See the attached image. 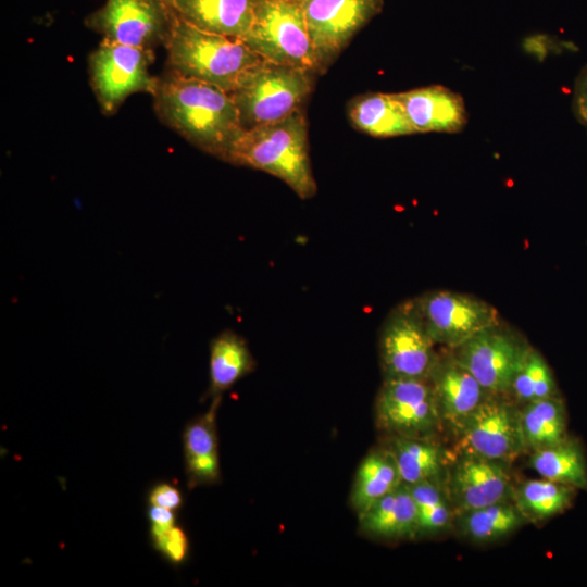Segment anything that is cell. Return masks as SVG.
I'll list each match as a JSON object with an SVG mask.
<instances>
[{
    "instance_id": "ffe728a7",
    "label": "cell",
    "mask_w": 587,
    "mask_h": 587,
    "mask_svg": "<svg viewBox=\"0 0 587 587\" xmlns=\"http://www.w3.org/2000/svg\"><path fill=\"white\" fill-rule=\"evenodd\" d=\"M388 448L395 457L402 483L433 482L444 486L452 452L435 438L390 437Z\"/></svg>"
},
{
    "instance_id": "e575fe53",
    "label": "cell",
    "mask_w": 587,
    "mask_h": 587,
    "mask_svg": "<svg viewBox=\"0 0 587 587\" xmlns=\"http://www.w3.org/2000/svg\"><path fill=\"white\" fill-rule=\"evenodd\" d=\"M172 7V0H163Z\"/></svg>"
},
{
    "instance_id": "7c38bea8",
    "label": "cell",
    "mask_w": 587,
    "mask_h": 587,
    "mask_svg": "<svg viewBox=\"0 0 587 587\" xmlns=\"http://www.w3.org/2000/svg\"><path fill=\"white\" fill-rule=\"evenodd\" d=\"M413 300L434 342L450 350L500 322L494 305L472 295L438 289Z\"/></svg>"
},
{
    "instance_id": "f546056e",
    "label": "cell",
    "mask_w": 587,
    "mask_h": 587,
    "mask_svg": "<svg viewBox=\"0 0 587 587\" xmlns=\"http://www.w3.org/2000/svg\"><path fill=\"white\" fill-rule=\"evenodd\" d=\"M152 547L172 565L185 562L189 551V540L185 530L174 524L172 526H150Z\"/></svg>"
},
{
    "instance_id": "cb8c5ba5",
    "label": "cell",
    "mask_w": 587,
    "mask_h": 587,
    "mask_svg": "<svg viewBox=\"0 0 587 587\" xmlns=\"http://www.w3.org/2000/svg\"><path fill=\"white\" fill-rule=\"evenodd\" d=\"M254 359L245 341L234 330L215 336L210 344L208 395L221 397L254 367Z\"/></svg>"
},
{
    "instance_id": "f1b7e54d",
    "label": "cell",
    "mask_w": 587,
    "mask_h": 587,
    "mask_svg": "<svg viewBox=\"0 0 587 587\" xmlns=\"http://www.w3.org/2000/svg\"><path fill=\"white\" fill-rule=\"evenodd\" d=\"M560 396L553 373L544 357L533 347L516 373L510 397L523 404Z\"/></svg>"
},
{
    "instance_id": "3957f363",
    "label": "cell",
    "mask_w": 587,
    "mask_h": 587,
    "mask_svg": "<svg viewBox=\"0 0 587 587\" xmlns=\"http://www.w3.org/2000/svg\"><path fill=\"white\" fill-rule=\"evenodd\" d=\"M165 48L170 71L227 92L262 60L241 39L202 30L178 16Z\"/></svg>"
},
{
    "instance_id": "9c48e42d",
    "label": "cell",
    "mask_w": 587,
    "mask_h": 587,
    "mask_svg": "<svg viewBox=\"0 0 587 587\" xmlns=\"http://www.w3.org/2000/svg\"><path fill=\"white\" fill-rule=\"evenodd\" d=\"M529 344L501 322L451 349L452 355L490 394L510 396Z\"/></svg>"
},
{
    "instance_id": "4dcf8cb0",
    "label": "cell",
    "mask_w": 587,
    "mask_h": 587,
    "mask_svg": "<svg viewBox=\"0 0 587 587\" xmlns=\"http://www.w3.org/2000/svg\"><path fill=\"white\" fill-rule=\"evenodd\" d=\"M524 49L528 54L535 57L537 60H544L550 54H558L564 50H573L572 43L567 45L565 41L549 35L537 34L525 39L523 43Z\"/></svg>"
},
{
    "instance_id": "1f68e13d",
    "label": "cell",
    "mask_w": 587,
    "mask_h": 587,
    "mask_svg": "<svg viewBox=\"0 0 587 587\" xmlns=\"http://www.w3.org/2000/svg\"><path fill=\"white\" fill-rule=\"evenodd\" d=\"M147 499L149 505L162 507L175 512L183 505L182 491L175 485L167 482H160L152 486Z\"/></svg>"
},
{
    "instance_id": "7402d4cb",
    "label": "cell",
    "mask_w": 587,
    "mask_h": 587,
    "mask_svg": "<svg viewBox=\"0 0 587 587\" xmlns=\"http://www.w3.org/2000/svg\"><path fill=\"white\" fill-rule=\"evenodd\" d=\"M400 484H402L400 472L389 448L373 449L357 469L350 504L359 516Z\"/></svg>"
},
{
    "instance_id": "4316f807",
    "label": "cell",
    "mask_w": 587,
    "mask_h": 587,
    "mask_svg": "<svg viewBox=\"0 0 587 587\" xmlns=\"http://www.w3.org/2000/svg\"><path fill=\"white\" fill-rule=\"evenodd\" d=\"M577 490L547 478L532 479L514 488L512 500L527 522L538 523L564 513Z\"/></svg>"
},
{
    "instance_id": "277c9868",
    "label": "cell",
    "mask_w": 587,
    "mask_h": 587,
    "mask_svg": "<svg viewBox=\"0 0 587 587\" xmlns=\"http://www.w3.org/2000/svg\"><path fill=\"white\" fill-rule=\"evenodd\" d=\"M310 71L262 59L229 92L243 129L279 121L300 109L311 91Z\"/></svg>"
},
{
    "instance_id": "83f0119b",
    "label": "cell",
    "mask_w": 587,
    "mask_h": 587,
    "mask_svg": "<svg viewBox=\"0 0 587 587\" xmlns=\"http://www.w3.org/2000/svg\"><path fill=\"white\" fill-rule=\"evenodd\" d=\"M408 486L416 505L419 538L442 535L453 527L455 512L444 486L433 482Z\"/></svg>"
},
{
    "instance_id": "603a6c76",
    "label": "cell",
    "mask_w": 587,
    "mask_h": 587,
    "mask_svg": "<svg viewBox=\"0 0 587 587\" xmlns=\"http://www.w3.org/2000/svg\"><path fill=\"white\" fill-rule=\"evenodd\" d=\"M527 520L512 499L455 515L453 528L475 544H490L504 539L522 527Z\"/></svg>"
},
{
    "instance_id": "d6a6232c",
    "label": "cell",
    "mask_w": 587,
    "mask_h": 587,
    "mask_svg": "<svg viewBox=\"0 0 587 587\" xmlns=\"http://www.w3.org/2000/svg\"><path fill=\"white\" fill-rule=\"evenodd\" d=\"M573 111L578 122L587 130V66L579 73L575 80Z\"/></svg>"
},
{
    "instance_id": "5b68a950",
    "label": "cell",
    "mask_w": 587,
    "mask_h": 587,
    "mask_svg": "<svg viewBox=\"0 0 587 587\" xmlns=\"http://www.w3.org/2000/svg\"><path fill=\"white\" fill-rule=\"evenodd\" d=\"M241 40L264 60L317 71L301 0H257L252 24Z\"/></svg>"
},
{
    "instance_id": "8992f818",
    "label": "cell",
    "mask_w": 587,
    "mask_h": 587,
    "mask_svg": "<svg viewBox=\"0 0 587 587\" xmlns=\"http://www.w3.org/2000/svg\"><path fill=\"white\" fill-rule=\"evenodd\" d=\"M435 346L414 300L397 304L385 319L378 337L384 379H429L439 358Z\"/></svg>"
},
{
    "instance_id": "6da1fadb",
    "label": "cell",
    "mask_w": 587,
    "mask_h": 587,
    "mask_svg": "<svg viewBox=\"0 0 587 587\" xmlns=\"http://www.w3.org/2000/svg\"><path fill=\"white\" fill-rule=\"evenodd\" d=\"M159 118L199 149L225 160L243 130L229 92L168 71L151 95Z\"/></svg>"
},
{
    "instance_id": "ba28073f",
    "label": "cell",
    "mask_w": 587,
    "mask_h": 587,
    "mask_svg": "<svg viewBox=\"0 0 587 587\" xmlns=\"http://www.w3.org/2000/svg\"><path fill=\"white\" fill-rule=\"evenodd\" d=\"M505 395H489L455 434L458 451L511 463L526 452L521 409Z\"/></svg>"
},
{
    "instance_id": "44dd1931",
    "label": "cell",
    "mask_w": 587,
    "mask_h": 587,
    "mask_svg": "<svg viewBox=\"0 0 587 587\" xmlns=\"http://www.w3.org/2000/svg\"><path fill=\"white\" fill-rule=\"evenodd\" d=\"M348 114L357 129L373 137L389 138L416 134L397 93L361 95L350 102Z\"/></svg>"
},
{
    "instance_id": "2e32d148",
    "label": "cell",
    "mask_w": 587,
    "mask_h": 587,
    "mask_svg": "<svg viewBox=\"0 0 587 587\" xmlns=\"http://www.w3.org/2000/svg\"><path fill=\"white\" fill-rule=\"evenodd\" d=\"M415 133L462 132L469 121L463 98L453 90L432 85L397 93Z\"/></svg>"
},
{
    "instance_id": "e0dca14e",
    "label": "cell",
    "mask_w": 587,
    "mask_h": 587,
    "mask_svg": "<svg viewBox=\"0 0 587 587\" xmlns=\"http://www.w3.org/2000/svg\"><path fill=\"white\" fill-rule=\"evenodd\" d=\"M221 397L213 398L210 409L191 420L183 432V452L189 488L209 486L221 480L216 412Z\"/></svg>"
},
{
    "instance_id": "8fae6325",
    "label": "cell",
    "mask_w": 587,
    "mask_h": 587,
    "mask_svg": "<svg viewBox=\"0 0 587 587\" xmlns=\"http://www.w3.org/2000/svg\"><path fill=\"white\" fill-rule=\"evenodd\" d=\"M176 16L163 0H107L85 23L103 39L153 50L165 46Z\"/></svg>"
},
{
    "instance_id": "d4e9b609",
    "label": "cell",
    "mask_w": 587,
    "mask_h": 587,
    "mask_svg": "<svg viewBox=\"0 0 587 587\" xmlns=\"http://www.w3.org/2000/svg\"><path fill=\"white\" fill-rule=\"evenodd\" d=\"M521 425L526 452L561 442L569 436L563 399L558 396L525 403L521 409Z\"/></svg>"
},
{
    "instance_id": "52a82bcc",
    "label": "cell",
    "mask_w": 587,
    "mask_h": 587,
    "mask_svg": "<svg viewBox=\"0 0 587 587\" xmlns=\"http://www.w3.org/2000/svg\"><path fill=\"white\" fill-rule=\"evenodd\" d=\"M154 53L102 39L89 57L90 83L102 111L114 113L133 93L152 95L158 77L149 72Z\"/></svg>"
},
{
    "instance_id": "836d02e7",
    "label": "cell",
    "mask_w": 587,
    "mask_h": 587,
    "mask_svg": "<svg viewBox=\"0 0 587 587\" xmlns=\"http://www.w3.org/2000/svg\"><path fill=\"white\" fill-rule=\"evenodd\" d=\"M150 526L165 527L176 524V512L162 507L150 505L148 509Z\"/></svg>"
},
{
    "instance_id": "7a4b0ae2",
    "label": "cell",
    "mask_w": 587,
    "mask_h": 587,
    "mask_svg": "<svg viewBox=\"0 0 587 587\" xmlns=\"http://www.w3.org/2000/svg\"><path fill=\"white\" fill-rule=\"evenodd\" d=\"M225 161L268 173L301 199L312 198L317 189L309 157L308 125L300 109L279 121L243 129Z\"/></svg>"
},
{
    "instance_id": "30bf717a",
    "label": "cell",
    "mask_w": 587,
    "mask_h": 587,
    "mask_svg": "<svg viewBox=\"0 0 587 587\" xmlns=\"http://www.w3.org/2000/svg\"><path fill=\"white\" fill-rule=\"evenodd\" d=\"M375 421L389 437L435 438L444 429L429 379H384Z\"/></svg>"
},
{
    "instance_id": "484cf974",
    "label": "cell",
    "mask_w": 587,
    "mask_h": 587,
    "mask_svg": "<svg viewBox=\"0 0 587 587\" xmlns=\"http://www.w3.org/2000/svg\"><path fill=\"white\" fill-rule=\"evenodd\" d=\"M529 464L544 478L587 490V459L574 437L530 452Z\"/></svg>"
},
{
    "instance_id": "9a60e30c",
    "label": "cell",
    "mask_w": 587,
    "mask_h": 587,
    "mask_svg": "<svg viewBox=\"0 0 587 587\" xmlns=\"http://www.w3.org/2000/svg\"><path fill=\"white\" fill-rule=\"evenodd\" d=\"M429 382L442 425L454 435L472 412L491 395L451 352L439 355Z\"/></svg>"
},
{
    "instance_id": "5bb4252c",
    "label": "cell",
    "mask_w": 587,
    "mask_h": 587,
    "mask_svg": "<svg viewBox=\"0 0 587 587\" xmlns=\"http://www.w3.org/2000/svg\"><path fill=\"white\" fill-rule=\"evenodd\" d=\"M505 463L458 451L447 466L444 489L455 515L510 500L514 488Z\"/></svg>"
},
{
    "instance_id": "ac0fdd59",
    "label": "cell",
    "mask_w": 587,
    "mask_h": 587,
    "mask_svg": "<svg viewBox=\"0 0 587 587\" xmlns=\"http://www.w3.org/2000/svg\"><path fill=\"white\" fill-rule=\"evenodd\" d=\"M359 530L385 541L419 538L417 512L409 486L400 484L358 516Z\"/></svg>"
},
{
    "instance_id": "d6986e66",
    "label": "cell",
    "mask_w": 587,
    "mask_h": 587,
    "mask_svg": "<svg viewBox=\"0 0 587 587\" xmlns=\"http://www.w3.org/2000/svg\"><path fill=\"white\" fill-rule=\"evenodd\" d=\"M257 0H172L178 17L210 33L242 39L253 21Z\"/></svg>"
},
{
    "instance_id": "4fadbf2b",
    "label": "cell",
    "mask_w": 587,
    "mask_h": 587,
    "mask_svg": "<svg viewBox=\"0 0 587 587\" xmlns=\"http://www.w3.org/2000/svg\"><path fill=\"white\" fill-rule=\"evenodd\" d=\"M317 71H324L353 36L380 13L384 0H301Z\"/></svg>"
}]
</instances>
